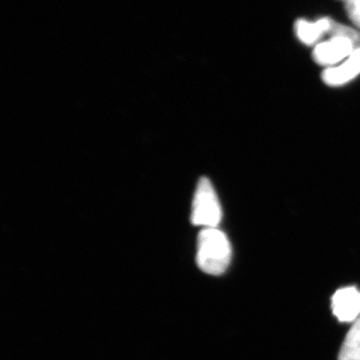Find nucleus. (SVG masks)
<instances>
[{"instance_id": "1", "label": "nucleus", "mask_w": 360, "mask_h": 360, "mask_svg": "<svg viewBox=\"0 0 360 360\" xmlns=\"http://www.w3.org/2000/svg\"><path fill=\"white\" fill-rule=\"evenodd\" d=\"M231 245L224 232L217 229H202L198 234L196 262L210 276H221L231 260Z\"/></svg>"}, {"instance_id": "2", "label": "nucleus", "mask_w": 360, "mask_h": 360, "mask_svg": "<svg viewBox=\"0 0 360 360\" xmlns=\"http://www.w3.org/2000/svg\"><path fill=\"white\" fill-rule=\"evenodd\" d=\"M221 219V205L212 181L202 177L194 193L191 221L202 229H217Z\"/></svg>"}, {"instance_id": "3", "label": "nucleus", "mask_w": 360, "mask_h": 360, "mask_svg": "<svg viewBox=\"0 0 360 360\" xmlns=\"http://www.w3.org/2000/svg\"><path fill=\"white\" fill-rule=\"evenodd\" d=\"M355 51L354 44L345 37H330L326 41L315 45L312 58L319 65L333 68L345 59Z\"/></svg>"}, {"instance_id": "4", "label": "nucleus", "mask_w": 360, "mask_h": 360, "mask_svg": "<svg viewBox=\"0 0 360 360\" xmlns=\"http://www.w3.org/2000/svg\"><path fill=\"white\" fill-rule=\"evenodd\" d=\"M331 309L340 322H355L360 319V291L347 286L336 291L331 298Z\"/></svg>"}, {"instance_id": "5", "label": "nucleus", "mask_w": 360, "mask_h": 360, "mask_svg": "<svg viewBox=\"0 0 360 360\" xmlns=\"http://www.w3.org/2000/svg\"><path fill=\"white\" fill-rule=\"evenodd\" d=\"M360 75V49H355L340 65L326 68L321 79L328 86H341Z\"/></svg>"}, {"instance_id": "6", "label": "nucleus", "mask_w": 360, "mask_h": 360, "mask_svg": "<svg viewBox=\"0 0 360 360\" xmlns=\"http://www.w3.org/2000/svg\"><path fill=\"white\" fill-rule=\"evenodd\" d=\"M330 22L331 18H322L314 22L300 18L295 25L296 37L303 44L309 46L316 45L324 35L328 34Z\"/></svg>"}, {"instance_id": "7", "label": "nucleus", "mask_w": 360, "mask_h": 360, "mask_svg": "<svg viewBox=\"0 0 360 360\" xmlns=\"http://www.w3.org/2000/svg\"><path fill=\"white\" fill-rule=\"evenodd\" d=\"M338 360H360V319L354 322L343 341Z\"/></svg>"}, {"instance_id": "8", "label": "nucleus", "mask_w": 360, "mask_h": 360, "mask_svg": "<svg viewBox=\"0 0 360 360\" xmlns=\"http://www.w3.org/2000/svg\"><path fill=\"white\" fill-rule=\"evenodd\" d=\"M328 34L330 37H345L354 44L355 49H360L359 30L331 20Z\"/></svg>"}, {"instance_id": "9", "label": "nucleus", "mask_w": 360, "mask_h": 360, "mask_svg": "<svg viewBox=\"0 0 360 360\" xmlns=\"http://www.w3.org/2000/svg\"><path fill=\"white\" fill-rule=\"evenodd\" d=\"M345 4L348 18L360 30V0H345Z\"/></svg>"}, {"instance_id": "10", "label": "nucleus", "mask_w": 360, "mask_h": 360, "mask_svg": "<svg viewBox=\"0 0 360 360\" xmlns=\"http://www.w3.org/2000/svg\"><path fill=\"white\" fill-rule=\"evenodd\" d=\"M342 1H345V0H342Z\"/></svg>"}]
</instances>
